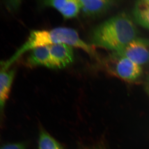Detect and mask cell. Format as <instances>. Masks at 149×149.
I'll return each instance as SVG.
<instances>
[{
    "mask_svg": "<svg viewBox=\"0 0 149 149\" xmlns=\"http://www.w3.org/2000/svg\"><path fill=\"white\" fill-rule=\"evenodd\" d=\"M15 74L14 70L6 69L0 63V112L3 110L8 100Z\"/></svg>",
    "mask_w": 149,
    "mask_h": 149,
    "instance_id": "52a82bcc",
    "label": "cell"
},
{
    "mask_svg": "<svg viewBox=\"0 0 149 149\" xmlns=\"http://www.w3.org/2000/svg\"><path fill=\"white\" fill-rule=\"evenodd\" d=\"M79 2L80 10L84 15L96 17L106 13L119 1L112 0H82Z\"/></svg>",
    "mask_w": 149,
    "mask_h": 149,
    "instance_id": "8992f818",
    "label": "cell"
},
{
    "mask_svg": "<svg viewBox=\"0 0 149 149\" xmlns=\"http://www.w3.org/2000/svg\"><path fill=\"white\" fill-rule=\"evenodd\" d=\"M102 63L109 74L129 83L138 81L143 74L142 67L115 52H112Z\"/></svg>",
    "mask_w": 149,
    "mask_h": 149,
    "instance_id": "3957f363",
    "label": "cell"
},
{
    "mask_svg": "<svg viewBox=\"0 0 149 149\" xmlns=\"http://www.w3.org/2000/svg\"><path fill=\"white\" fill-rule=\"evenodd\" d=\"M145 88L146 92L149 96V74L146 78L145 83Z\"/></svg>",
    "mask_w": 149,
    "mask_h": 149,
    "instance_id": "4fadbf2b",
    "label": "cell"
},
{
    "mask_svg": "<svg viewBox=\"0 0 149 149\" xmlns=\"http://www.w3.org/2000/svg\"><path fill=\"white\" fill-rule=\"evenodd\" d=\"M115 52L141 66L149 62V39L137 37Z\"/></svg>",
    "mask_w": 149,
    "mask_h": 149,
    "instance_id": "277c9868",
    "label": "cell"
},
{
    "mask_svg": "<svg viewBox=\"0 0 149 149\" xmlns=\"http://www.w3.org/2000/svg\"><path fill=\"white\" fill-rule=\"evenodd\" d=\"M39 149H63L59 143L45 130L40 132Z\"/></svg>",
    "mask_w": 149,
    "mask_h": 149,
    "instance_id": "8fae6325",
    "label": "cell"
},
{
    "mask_svg": "<svg viewBox=\"0 0 149 149\" xmlns=\"http://www.w3.org/2000/svg\"><path fill=\"white\" fill-rule=\"evenodd\" d=\"M31 51L27 60L28 66H44L54 69L49 46L35 48Z\"/></svg>",
    "mask_w": 149,
    "mask_h": 149,
    "instance_id": "9c48e42d",
    "label": "cell"
},
{
    "mask_svg": "<svg viewBox=\"0 0 149 149\" xmlns=\"http://www.w3.org/2000/svg\"><path fill=\"white\" fill-rule=\"evenodd\" d=\"M138 34L133 18L122 12L94 28L91 34L90 42L94 47L118 52L138 37Z\"/></svg>",
    "mask_w": 149,
    "mask_h": 149,
    "instance_id": "6da1fadb",
    "label": "cell"
},
{
    "mask_svg": "<svg viewBox=\"0 0 149 149\" xmlns=\"http://www.w3.org/2000/svg\"><path fill=\"white\" fill-rule=\"evenodd\" d=\"M44 4L54 8L66 19L75 17L80 10L79 1L76 0H55L46 1Z\"/></svg>",
    "mask_w": 149,
    "mask_h": 149,
    "instance_id": "ba28073f",
    "label": "cell"
},
{
    "mask_svg": "<svg viewBox=\"0 0 149 149\" xmlns=\"http://www.w3.org/2000/svg\"><path fill=\"white\" fill-rule=\"evenodd\" d=\"M142 1L146 4L149 5V0H142Z\"/></svg>",
    "mask_w": 149,
    "mask_h": 149,
    "instance_id": "5bb4252c",
    "label": "cell"
},
{
    "mask_svg": "<svg viewBox=\"0 0 149 149\" xmlns=\"http://www.w3.org/2000/svg\"><path fill=\"white\" fill-rule=\"evenodd\" d=\"M54 69H61L71 64L74 60L72 47L66 44L49 45Z\"/></svg>",
    "mask_w": 149,
    "mask_h": 149,
    "instance_id": "5b68a950",
    "label": "cell"
},
{
    "mask_svg": "<svg viewBox=\"0 0 149 149\" xmlns=\"http://www.w3.org/2000/svg\"><path fill=\"white\" fill-rule=\"evenodd\" d=\"M0 149H26V145L23 143H13L5 145Z\"/></svg>",
    "mask_w": 149,
    "mask_h": 149,
    "instance_id": "7c38bea8",
    "label": "cell"
},
{
    "mask_svg": "<svg viewBox=\"0 0 149 149\" xmlns=\"http://www.w3.org/2000/svg\"><path fill=\"white\" fill-rule=\"evenodd\" d=\"M132 14L134 22L149 30V5L142 0L136 1Z\"/></svg>",
    "mask_w": 149,
    "mask_h": 149,
    "instance_id": "30bf717a",
    "label": "cell"
},
{
    "mask_svg": "<svg viewBox=\"0 0 149 149\" xmlns=\"http://www.w3.org/2000/svg\"><path fill=\"white\" fill-rule=\"evenodd\" d=\"M64 44L82 49L89 54L95 55V52L91 46L83 41L74 29L68 27H58L50 30H34L21 47L10 59L6 62L9 67L22 54L35 48Z\"/></svg>",
    "mask_w": 149,
    "mask_h": 149,
    "instance_id": "7a4b0ae2",
    "label": "cell"
}]
</instances>
